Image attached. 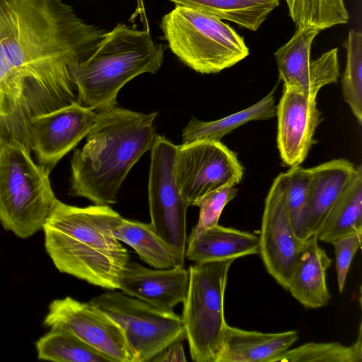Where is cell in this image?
Segmentation results:
<instances>
[{"label":"cell","instance_id":"obj_27","mask_svg":"<svg viewBox=\"0 0 362 362\" xmlns=\"http://www.w3.org/2000/svg\"><path fill=\"white\" fill-rule=\"evenodd\" d=\"M291 18L298 27L319 30L346 24L349 14L344 0H285Z\"/></svg>","mask_w":362,"mask_h":362},{"label":"cell","instance_id":"obj_3","mask_svg":"<svg viewBox=\"0 0 362 362\" xmlns=\"http://www.w3.org/2000/svg\"><path fill=\"white\" fill-rule=\"evenodd\" d=\"M157 115L119 107L98 112L84 146L71 158L69 194L96 205L117 203L130 170L153 146Z\"/></svg>","mask_w":362,"mask_h":362},{"label":"cell","instance_id":"obj_18","mask_svg":"<svg viewBox=\"0 0 362 362\" xmlns=\"http://www.w3.org/2000/svg\"><path fill=\"white\" fill-rule=\"evenodd\" d=\"M332 262L315 235L305 240L291 269L287 288L303 307L316 309L329 304L326 273Z\"/></svg>","mask_w":362,"mask_h":362},{"label":"cell","instance_id":"obj_31","mask_svg":"<svg viewBox=\"0 0 362 362\" xmlns=\"http://www.w3.org/2000/svg\"><path fill=\"white\" fill-rule=\"evenodd\" d=\"M237 192L238 189L233 185H229L209 192L197 200L194 206L199 208L198 221L192 228L187 242L217 226L223 209L235 197Z\"/></svg>","mask_w":362,"mask_h":362},{"label":"cell","instance_id":"obj_1","mask_svg":"<svg viewBox=\"0 0 362 362\" xmlns=\"http://www.w3.org/2000/svg\"><path fill=\"white\" fill-rule=\"evenodd\" d=\"M62 0H0V46L25 86L53 111L76 101L72 69L105 33Z\"/></svg>","mask_w":362,"mask_h":362},{"label":"cell","instance_id":"obj_21","mask_svg":"<svg viewBox=\"0 0 362 362\" xmlns=\"http://www.w3.org/2000/svg\"><path fill=\"white\" fill-rule=\"evenodd\" d=\"M259 252V236L218 224L187 241L185 257L197 263H206L235 260Z\"/></svg>","mask_w":362,"mask_h":362},{"label":"cell","instance_id":"obj_20","mask_svg":"<svg viewBox=\"0 0 362 362\" xmlns=\"http://www.w3.org/2000/svg\"><path fill=\"white\" fill-rule=\"evenodd\" d=\"M344 158L334 159L310 168L307 230L315 235L327 214L355 170Z\"/></svg>","mask_w":362,"mask_h":362},{"label":"cell","instance_id":"obj_13","mask_svg":"<svg viewBox=\"0 0 362 362\" xmlns=\"http://www.w3.org/2000/svg\"><path fill=\"white\" fill-rule=\"evenodd\" d=\"M320 31L313 27H298L291 39L274 53L284 87L313 98H317L325 86L337 83L339 76L337 48L310 59L312 44Z\"/></svg>","mask_w":362,"mask_h":362},{"label":"cell","instance_id":"obj_12","mask_svg":"<svg viewBox=\"0 0 362 362\" xmlns=\"http://www.w3.org/2000/svg\"><path fill=\"white\" fill-rule=\"evenodd\" d=\"M259 240V255L267 272L287 290L291 269L306 240H300L294 233L282 173L274 179L265 199Z\"/></svg>","mask_w":362,"mask_h":362},{"label":"cell","instance_id":"obj_5","mask_svg":"<svg viewBox=\"0 0 362 362\" xmlns=\"http://www.w3.org/2000/svg\"><path fill=\"white\" fill-rule=\"evenodd\" d=\"M25 145L11 141L0 148V223L28 238L43 229L57 200L50 170L36 163Z\"/></svg>","mask_w":362,"mask_h":362},{"label":"cell","instance_id":"obj_29","mask_svg":"<svg viewBox=\"0 0 362 362\" xmlns=\"http://www.w3.org/2000/svg\"><path fill=\"white\" fill-rule=\"evenodd\" d=\"M282 174L286 204L294 233L305 240L310 237L307 230L310 168L292 166Z\"/></svg>","mask_w":362,"mask_h":362},{"label":"cell","instance_id":"obj_6","mask_svg":"<svg viewBox=\"0 0 362 362\" xmlns=\"http://www.w3.org/2000/svg\"><path fill=\"white\" fill-rule=\"evenodd\" d=\"M160 28L171 52L200 74L218 73L250 54L244 37L229 24L188 7L175 6Z\"/></svg>","mask_w":362,"mask_h":362},{"label":"cell","instance_id":"obj_4","mask_svg":"<svg viewBox=\"0 0 362 362\" xmlns=\"http://www.w3.org/2000/svg\"><path fill=\"white\" fill-rule=\"evenodd\" d=\"M165 49L153 40L148 29L118 23L105 32L88 58L72 69L76 102L98 112L115 108L118 93L127 83L158 71Z\"/></svg>","mask_w":362,"mask_h":362},{"label":"cell","instance_id":"obj_14","mask_svg":"<svg viewBox=\"0 0 362 362\" xmlns=\"http://www.w3.org/2000/svg\"><path fill=\"white\" fill-rule=\"evenodd\" d=\"M98 113L76 101L33 118L30 124V149L37 163L50 171L96 122Z\"/></svg>","mask_w":362,"mask_h":362},{"label":"cell","instance_id":"obj_7","mask_svg":"<svg viewBox=\"0 0 362 362\" xmlns=\"http://www.w3.org/2000/svg\"><path fill=\"white\" fill-rule=\"evenodd\" d=\"M233 261L196 262L187 269L181 319L191 358L195 362L216 361L227 325L223 303Z\"/></svg>","mask_w":362,"mask_h":362},{"label":"cell","instance_id":"obj_30","mask_svg":"<svg viewBox=\"0 0 362 362\" xmlns=\"http://www.w3.org/2000/svg\"><path fill=\"white\" fill-rule=\"evenodd\" d=\"M343 46L346 51V63L341 78V89L358 122L362 123V33L350 30Z\"/></svg>","mask_w":362,"mask_h":362},{"label":"cell","instance_id":"obj_8","mask_svg":"<svg viewBox=\"0 0 362 362\" xmlns=\"http://www.w3.org/2000/svg\"><path fill=\"white\" fill-rule=\"evenodd\" d=\"M121 330L133 362H147L170 344L185 339L181 316L156 308L123 292L110 291L92 298Z\"/></svg>","mask_w":362,"mask_h":362},{"label":"cell","instance_id":"obj_19","mask_svg":"<svg viewBox=\"0 0 362 362\" xmlns=\"http://www.w3.org/2000/svg\"><path fill=\"white\" fill-rule=\"evenodd\" d=\"M298 332H262L226 326L216 362H277L297 341Z\"/></svg>","mask_w":362,"mask_h":362},{"label":"cell","instance_id":"obj_2","mask_svg":"<svg viewBox=\"0 0 362 362\" xmlns=\"http://www.w3.org/2000/svg\"><path fill=\"white\" fill-rule=\"evenodd\" d=\"M121 219L110 206L78 207L57 199L42 229L46 252L61 273L103 288L119 289L130 261L113 233Z\"/></svg>","mask_w":362,"mask_h":362},{"label":"cell","instance_id":"obj_24","mask_svg":"<svg viewBox=\"0 0 362 362\" xmlns=\"http://www.w3.org/2000/svg\"><path fill=\"white\" fill-rule=\"evenodd\" d=\"M276 88L255 104L223 118L204 122L192 117L182 131V143L194 141H221L226 134L243 124L266 120L276 116L274 93Z\"/></svg>","mask_w":362,"mask_h":362},{"label":"cell","instance_id":"obj_28","mask_svg":"<svg viewBox=\"0 0 362 362\" xmlns=\"http://www.w3.org/2000/svg\"><path fill=\"white\" fill-rule=\"evenodd\" d=\"M361 323L358 337L351 345L337 341L308 342L287 350L277 362H361Z\"/></svg>","mask_w":362,"mask_h":362},{"label":"cell","instance_id":"obj_23","mask_svg":"<svg viewBox=\"0 0 362 362\" xmlns=\"http://www.w3.org/2000/svg\"><path fill=\"white\" fill-rule=\"evenodd\" d=\"M240 27L256 31L279 6L280 0H169Z\"/></svg>","mask_w":362,"mask_h":362},{"label":"cell","instance_id":"obj_10","mask_svg":"<svg viewBox=\"0 0 362 362\" xmlns=\"http://www.w3.org/2000/svg\"><path fill=\"white\" fill-rule=\"evenodd\" d=\"M243 173L236 154L221 141H194L177 146L174 178L189 206L209 192L238 184Z\"/></svg>","mask_w":362,"mask_h":362},{"label":"cell","instance_id":"obj_15","mask_svg":"<svg viewBox=\"0 0 362 362\" xmlns=\"http://www.w3.org/2000/svg\"><path fill=\"white\" fill-rule=\"evenodd\" d=\"M276 116L281 158L290 167L300 165L307 157L315 131L322 119L316 98L284 87Z\"/></svg>","mask_w":362,"mask_h":362},{"label":"cell","instance_id":"obj_17","mask_svg":"<svg viewBox=\"0 0 362 362\" xmlns=\"http://www.w3.org/2000/svg\"><path fill=\"white\" fill-rule=\"evenodd\" d=\"M188 280V270L184 267L149 269L129 261L121 277L119 289L156 308L173 310L184 301Z\"/></svg>","mask_w":362,"mask_h":362},{"label":"cell","instance_id":"obj_25","mask_svg":"<svg viewBox=\"0 0 362 362\" xmlns=\"http://www.w3.org/2000/svg\"><path fill=\"white\" fill-rule=\"evenodd\" d=\"M113 233L118 240L132 247L149 266L155 269L178 267L174 252L151 223L122 217Z\"/></svg>","mask_w":362,"mask_h":362},{"label":"cell","instance_id":"obj_32","mask_svg":"<svg viewBox=\"0 0 362 362\" xmlns=\"http://www.w3.org/2000/svg\"><path fill=\"white\" fill-rule=\"evenodd\" d=\"M362 233L350 235L333 243L338 290L343 292L352 259L361 245Z\"/></svg>","mask_w":362,"mask_h":362},{"label":"cell","instance_id":"obj_11","mask_svg":"<svg viewBox=\"0 0 362 362\" xmlns=\"http://www.w3.org/2000/svg\"><path fill=\"white\" fill-rule=\"evenodd\" d=\"M43 325L71 334L95 349L110 362H133L119 327L100 309L66 296L52 300L48 306Z\"/></svg>","mask_w":362,"mask_h":362},{"label":"cell","instance_id":"obj_26","mask_svg":"<svg viewBox=\"0 0 362 362\" xmlns=\"http://www.w3.org/2000/svg\"><path fill=\"white\" fill-rule=\"evenodd\" d=\"M39 360L52 362H110L103 354L62 329H50L35 342Z\"/></svg>","mask_w":362,"mask_h":362},{"label":"cell","instance_id":"obj_16","mask_svg":"<svg viewBox=\"0 0 362 362\" xmlns=\"http://www.w3.org/2000/svg\"><path fill=\"white\" fill-rule=\"evenodd\" d=\"M49 111L10 66L0 46V148L16 141L30 149V121Z\"/></svg>","mask_w":362,"mask_h":362},{"label":"cell","instance_id":"obj_33","mask_svg":"<svg viewBox=\"0 0 362 362\" xmlns=\"http://www.w3.org/2000/svg\"><path fill=\"white\" fill-rule=\"evenodd\" d=\"M151 361H187L182 341H175L156 356Z\"/></svg>","mask_w":362,"mask_h":362},{"label":"cell","instance_id":"obj_9","mask_svg":"<svg viewBox=\"0 0 362 362\" xmlns=\"http://www.w3.org/2000/svg\"><path fill=\"white\" fill-rule=\"evenodd\" d=\"M176 150L177 145L156 134L151 148L148 197L151 225L174 252L177 266L184 267L189 205L174 178Z\"/></svg>","mask_w":362,"mask_h":362},{"label":"cell","instance_id":"obj_22","mask_svg":"<svg viewBox=\"0 0 362 362\" xmlns=\"http://www.w3.org/2000/svg\"><path fill=\"white\" fill-rule=\"evenodd\" d=\"M362 233V166L355 170L315 234L318 241L332 244L344 237Z\"/></svg>","mask_w":362,"mask_h":362}]
</instances>
